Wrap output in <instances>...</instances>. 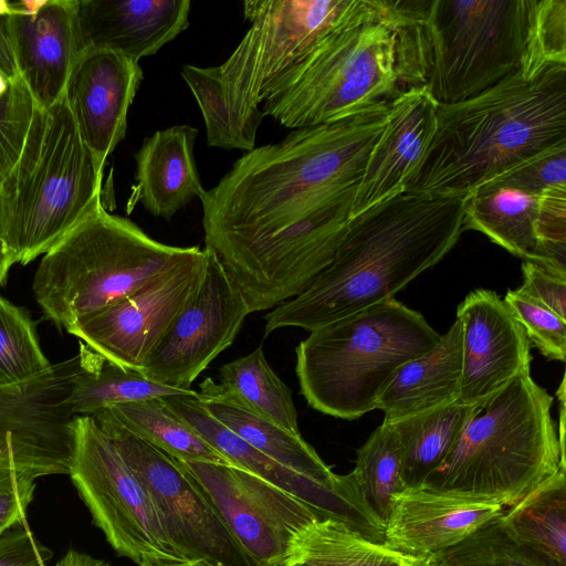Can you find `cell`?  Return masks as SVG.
Returning a JSON list of instances; mask_svg holds the SVG:
<instances>
[{
	"mask_svg": "<svg viewBox=\"0 0 566 566\" xmlns=\"http://www.w3.org/2000/svg\"><path fill=\"white\" fill-rule=\"evenodd\" d=\"M387 111L293 129L245 153L199 198L205 249L250 313L295 297L332 261Z\"/></svg>",
	"mask_w": 566,
	"mask_h": 566,
	"instance_id": "cell-1",
	"label": "cell"
},
{
	"mask_svg": "<svg viewBox=\"0 0 566 566\" xmlns=\"http://www.w3.org/2000/svg\"><path fill=\"white\" fill-rule=\"evenodd\" d=\"M462 198L401 192L349 219L332 261L298 295L264 315V336L313 331L394 297L441 261L463 232Z\"/></svg>",
	"mask_w": 566,
	"mask_h": 566,
	"instance_id": "cell-2",
	"label": "cell"
},
{
	"mask_svg": "<svg viewBox=\"0 0 566 566\" xmlns=\"http://www.w3.org/2000/svg\"><path fill=\"white\" fill-rule=\"evenodd\" d=\"M437 127L403 192L464 198L516 164L566 143V65L520 70L485 91L438 104Z\"/></svg>",
	"mask_w": 566,
	"mask_h": 566,
	"instance_id": "cell-3",
	"label": "cell"
},
{
	"mask_svg": "<svg viewBox=\"0 0 566 566\" xmlns=\"http://www.w3.org/2000/svg\"><path fill=\"white\" fill-rule=\"evenodd\" d=\"M396 39L403 87L453 104L523 63L536 0H376Z\"/></svg>",
	"mask_w": 566,
	"mask_h": 566,
	"instance_id": "cell-4",
	"label": "cell"
},
{
	"mask_svg": "<svg viewBox=\"0 0 566 566\" xmlns=\"http://www.w3.org/2000/svg\"><path fill=\"white\" fill-rule=\"evenodd\" d=\"M552 405L553 397L534 381L531 370L518 374L475 406L447 457L422 485L514 505L566 469Z\"/></svg>",
	"mask_w": 566,
	"mask_h": 566,
	"instance_id": "cell-5",
	"label": "cell"
},
{
	"mask_svg": "<svg viewBox=\"0 0 566 566\" xmlns=\"http://www.w3.org/2000/svg\"><path fill=\"white\" fill-rule=\"evenodd\" d=\"M103 171L64 95L48 108L36 106L21 155L0 185L13 263L25 265L45 254L103 202Z\"/></svg>",
	"mask_w": 566,
	"mask_h": 566,
	"instance_id": "cell-6",
	"label": "cell"
},
{
	"mask_svg": "<svg viewBox=\"0 0 566 566\" xmlns=\"http://www.w3.org/2000/svg\"><path fill=\"white\" fill-rule=\"evenodd\" d=\"M439 335L417 311L386 298L310 332L296 347L301 394L315 410L354 420L377 409L395 373Z\"/></svg>",
	"mask_w": 566,
	"mask_h": 566,
	"instance_id": "cell-7",
	"label": "cell"
},
{
	"mask_svg": "<svg viewBox=\"0 0 566 566\" xmlns=\"http://www.w3.org/2000/svg\"><path fill=\"white\" fill-rule=\"evenodd\" d=\"M399 88L392 29L376 0H350L261 112L292 129L332 124L387 106Z\"/></svg>",
	"mask_w": 566,
	"mask_h": 566,
	"instance_id": "cell-8",
	"label": "cell"
},
{
	"mask_svg": "<svg viewBox=\"0 0 566 566\" xmlns=\"http://www.w3.org/2000/svg\"><path fill=\"white\" fill-rule=\"evenodd\" d=\"M192 249L150 238L102 202L44 254L33 294L46 317L67 331L138 291Z\"/></svg>",
	"mask_w": 566,
	"mask_h": 566,
	"instance_id": "cell-9",
	"label": "cell"
},
{
	"mask_svg": "<svg viewBox=\"0 0 566 566\" xmlns=\"http://www.w3.org/2000/svg\"><path fill=\"white\" fill-rule=\"evenodd\" d=\"M350 0H247L250 28L231 53L212 66L234 122L255 145L261 105L277 84L337 23Z\"/></svg>",
	"mask_w": 566,
	"mask_h": 566,
	"instance_id": "cell-10",
	"label": "cell"
},
{
	"mask_svg": "<svg viewBox=\"0 0 566 566\" xmlns=\"http://www.w3.org/2000/svg\"><path fill=\"white\" fill-rule=\"evenodd\" d=\"M69 475L114 551L139 566L186 562L170 544L151 499L108 434L90 416L73 418Z\"/></svg>",
	"mask_w": 566,
	"mask_h": 566,
	"instance_id": "cell-11",
	"label": "cell"
},
{
	"mask_svg": "<svg viewBox=\"0 0 566 566\" xmlns=\"http://www.w3.org/2000/svg\"><path fill=\"white\" fill-rule=\"evenodd\" d=\"M94 419L143 483L170 544L184 560L254 566L180 461L108 420Z\"/></svg>",
	"mask_w": 566,
	"mask_h": 566,
	"instance_id": "cell-12",
	"label": "cell"
},
{
	"mask_svg": "<svg viewBox=\"0 0 566 566\" xmlns=\"http://www.w3.org/2000/svg\"><path fill=\"white\" fill-rule=\"evenodd\" d=\"M179 461V460H178ZM254 566H280L296 537L323 520L308 504L227 463L184 462Z\"/></svg>",
	"mask_w": 566,
	"mask_h": 566,
	"instance_id": "cell-13",
	"label": "cell"
},
{
	"mask_svg": "<svg viewBox=\"0 0 566 566\" xmlns=\"http://www.w3.org/2000/svg\"><path fill=\"white\" fill-rule=\"evenodd\" d=\"M78 369L76 355L25 384L0 389V472L38 479L69 474L74 418L69 397Z\"/></svg>",
	"mask_w": 566,
	"mask_h": 566,
	"instance_id": "cell-14",
	"label": "cell"
},
{
	"mask_svg": "<svg viewBox=\"0 0 566 566\" xmlns=\"http://www.w3.org/2000/svg\"><path fill=\"white\" fill-rule=\"evenodd\" d=\"M208 251H192L138 291L78 322L66 332L126 368L142 366L174 319L199 289Z\"/></svg>",
	"mask_w": 566,
	"mask_h": 566,
	"instance_id": "cell-15",
	"label": "cell"
},
{
	"mask_svg": "<svg viewBox=\"0 0 566 566\" xmlns=\"http://www.w3.org/2000/svg\"><path fill=\"white\" fill-rule=\"evenodd\" d=\"M207 251V269L199 289L140 369L147 379L175 389L191 390L198 376L232 345L251 314L240 290L216 255Z\"/></svg>",
	"mask_w": 566,
	"mask_h": 566,
	"instance_id": "cell-16",
	"label": "cell"
},
{
	"mask_svg": "<svg viewBox=\"0 0 566 566\" xmlns=\"http://www.w3.org/2000/svg\"><path fill=\"white\" fill-rule=\"evenodd\" d=\"M160 398L174 415L189 424L232 465L298 497L323 520H335L367 539L384 542L385 527L367 506L357 482L350 488L336 490L279 464L212 417L202 406L196 390Z\"/></svg>",
	"mask_w": 566,
	"mask_h": 566,
	"instance_id": "cell-17",
	"label": "cell"
},
{
	"mask_svg": "<svg viewBox=\"0 0 566 566\" xmlns=\"http://www.w3.org/2000/svg\"><path fill=\"white\" fill-rule=\"evenodd\" d=\"M462 326L459 400L478 406L518 374L531 370V343L521 323L497 293L478 289L457 310Z\"/></svg>",
	"mask_w": 566,
	"mask_h": 566,
	"instance_id": "cell-18",
	"label": "cell"
},
{
	"mask_svg": "<svg viewBox=\"0 0 566 566\" xmlns=\"http://www.w3.org/2000/svg\"><path fill=\"white\" fill-rule=\"evenodd\" d=\"M143 77L137 61L104 49L83 51L71 71L64 97L80 136L103 168L126 135Z\"/></svg>",
	"mask_w": 566,
	"mask_h": 566,
	"instance_id": "cell-19",
	"label": "cell"
},
{
	"mask_svg": "<svg viewBox=\"0 0 566 566\" xmlns=\"http://www.w3.org/2000/svg\"><path fill=\"white\" fill-rule=\"evenodd\" d=\"M504 511L493 500L423 485L405 488L391 500L384 543L405 555L429 557L461 543Z\"/></svg>",
	"mask_w": 566,
	"mask_h": 566,
	"instance_id": "cell-20",
	"label": "cell"
},
{
	"mask_svg": "<svg viewBox=\"0 0 566 566\" xmlns=\"http://www.w3.org/2000/svg\"><path fill=\"white\" fill-rule=\"evenodd\" d=\"M438 103L424 86L399 90L390 99L386 126L368 157L350 218L403 192L437 127Z\"/></svg>",
	"mask_w": 566,
	"mask_h": 566,
	"instance_id": "cell-21",
	"label": "cell"
},
{
	"mask_svg": "<svg viewBox=\"0 0 566 566\" xmlns=\"http://www.w3.org/2000/svg\"><path fill=\"white\" fill-rule=\"evenodd\" d=\"M9 15L19 76L35 105L48 108L60 101L71 71L83 52L77 0H44L38 12Z\"/></svg>",
	"mask_w": 566,
	"mask_h": 566,
	"instance_id": "cell-22",
	"label": "cell"
},
{
	"mask_svg": "<svg viewBox=\"0 0 566 566\" xmlns=\"http://www.w3.org/2000/svg\"><path fill=\"white\" fill-rule=\"evenodd\" d=\"M190 8L189 0H77L83 51L104 49L139 62L189 27Z\"/></svg>",
	"mask_w": 566,
	"mask_h": 566,
	"instance_id": "cell-23",
	"label": "cell"
},
{
	"mask_svg": "<svg viewBox=\"0 0 566 566\" xmlns=\"http://www.w3.org/2000/svg\"><path fill=\"white\" fill-rule=\"evenodd\" d=\"M197 396L206 410L232 432L279 464L325 486L343 490L356 483L354 473L335 474L301 433L256 415L208 377Z\"/></svg>",
	"mask_w": 566,
	"mask_h": 566,
	"instance_id": "cell-24",
	"label": "cell"
},
{
	"mask_svg": "<svg viewBox=\"0 0 566 566\" xmlns=\"http://www.w3.org/2000/svg\"><path fill=\"white\" fill-rule=\"evenodd\" d=\"M198 129L176 125L144 139L135 154L136 198L155 217L170 220L205 192L193 156Z\"/></svg>",
	"mask_w": 566,
	"mask_h": 566,
	"instance_id": "cell-25",
	"label": "cell"
},
{
	"mask_svg": "<svg viewBox=\"0 0 566 566\" xmlns=\"http://www.w3.org/2000/svg\"><path fill=\"white\" fill-rule=\"evenodd\" d=\"M462 326L455 319L438 344L403 364L377 400L385 423H395L459 400Z\"/></svg>",
	"mask_w": 566,
	"mask_h": 566,
	"instance_id": "cell-26",
	"label": "cell"
},
{
	"mask_svg": "<svg viewBox=\"0 0 566 566\" xmlns=\"http://www.w3.org/2000/svg\"><path fill=\"white\" fill-rule=\"evenodd\" d=\"M538 197L507 187H478L462 198L463 230H476L510 253L536 263Z\"/></svg>",
	"mask_w": 566,
	"mask_h": 566,
	"instance_id": "cell-27",
	"label": "cell"
},
{
	"mask_svg": "<svg viewBox=\"0 0 566 566\" xmlns=\"http://www.w3.org/2000/svg\"><path fill=\"white\" fill-rule=\"evenodd\" d=\"M565 470L537 484L497 517L509 537L556 566H566Z\"/></svg>",
	"mask_w": 566,
	"mask_h": 566,
	"instance_id": "cell-28",
	"label": "cell"
},
{
	"mask_svg": "<svg viewBox=\"0 0 566 566\" xmlns=\"http://www.w3.org/2000/svg\"><path fill=\"white\" fill-rule=\"evenodd\" d=\"M80 369L69 397L73 416L93 417L116 405L189 392L147 379L80 343Z\"/></svg>",
	"mask_w": 566,
	"mask_h": 566,
	"instance_id": "cell-29",
	"label": "cell"
},
{
	"mask_svg": "<svg viewBox=\"0 0 566 566\" xmlns=\"http://www.w3.org/2000/svg\"><path fill=\"white\" fill-rule=\"evenodd\" d=\"M475 406L455 401L392 424L401 448L405 488L422 485L457 441Z\"/></svg>",
	"mask_w": 566,
	"mask_h": 566,
	"instance_id": "cell-30",
	"label": "cell"
},
{
	"mask_svg": "<svg viewBox=\"0 0 566 566\" xmlns=\"http://www.w3.org/2000/svg\"><path fill=\"white\" fill-rule=\"evenodd\" d=\"M93 417L126 429L179 461L231 464L174 415L160 397L116 405Z\"/></svg>",
	"mask_w": 566,
	"mask_h": 566,
	"instance_id": "cell-31",
	"label": "cell"
},
{
	"mask_svg": "<svg viewBox=\"0 0 566 566\" xmlns=\"http://www.w3.org/2000/svg\"><path fill=\"white\" fill-rule=\"evenodd\" d=\"M289 559L308 566H417L421 558L367 539L345 524L325 518L312 523L296 537Z\"/></svg>",
	"mask_w": 566,
	"mask_h": 566,
	"instance_id": "cell-32",
	"label": "cell"
},
{
	"mask_svg": "<svg viewBox=\"0 0 566 566\" xmlns=\"http://www.w3.org/2000/svg\"><path fill=\"white\" fill-rule=\"evenodd\" d=\"M218 385L256 415L300 433L292 391L266 361L262 346L222 365Z\"/></svg>",
	"mask_w": 566,
	"mask_h": 566,
	"instance_id": "cell-33",
	"label": "cell"
},
{
	"mask_svg": "<svg viewBox=\"0 0 566 566\" xmlns=\"http://www.w3.org/2000/svg\"><path fill=\"white\" fill-rule=\"evenodd\" d=\"M352 472L364 501L385 527L394 495L405 489L401 448L392 424L382 422L373 431L358 449Z\"/></svg>",
	"mask_w": 566,
	"mask_h": 566,
	"instance_id": "cell-34",
	"label": "cell"
},
{
	"mask_svg": "<svg viewBox=\"0 0 566 566\" xmlns=\"http://www.w3.org/2000/svg\"><path fill=\"white\" fill-rule=\"evenodd\" d=\"M51 366L29 313L0 295V389L25 384Z\"/></svg>",
	"mask_w": 566,
	"mask_h": 566,
	"instance_id": "cell-35",
	"label": "cell"
},
{
	"mask_svg": "<svg viewBox=\"0 0 566 566\" xmlns=\"http://www.w3.org/2000/svg\"><path fill=\"white\" fill-rule=\"evenodd\" d=\"M429 558L432 566H556L509 537L497 518Z\"/></svg>",
	"mask_w": 566,
	"mask_h": 566,
	"instance_id": "cell-36",
	"label": "cell"
},
{
	"mask_svg": "<svg viewBox=\"0 0 566 566\" xmlns=\"http://www.w3.org/2000/svg\"><path fill=\"white\" fill-rule=\"evenodd\" d=\"M180 74L192 92L206 125L207 145L245 153L255 148L241 132L222 101L212 66L186 64Z\"/></svg>",
	"mask_w": 566,
	"mask_h": 566,
	"instance_id": "cell-37",
	"label": "cell"
},
{
	"mask_svg": "<svg viewBox=\"0 0 566 566\" xmlns=\"http://www.w3.org/2000/svg\"><path fill=\"white\" fill-rule=\"evenodd\" d=\"M552 64L566 65V0H536L518 70L531 80Z\"/></svg>",
	"mask_w": 566,
	"mask_h": 566,
	"instance_id": "cell-38",
	"label": "cell"
},
{
	"mask_svg": "<svg viewBox=\"0 0 566 566\" xmlns=\"http://www.w3.org/2000/svg\"><path fill=\"white\" fill-rule=\"evenodd\" d=\"M539 266L566 277V185L545 189L534 221Z\"/></svg>",
	"mask_w": 566,
	"mask_h": 566,
	"instance_id": "cell-39",
	"label": "cell"
},
{
	"mask_svg": "<svg viewBox=\"0 0 566 566\" xmlns=\"http://www.w3.org/2000/svg\"><path fill=\"white\" fill-rule=\"evenodd\" d=\"M532 343L547 359L565 361L566 319L518 290H509L503 300Z\"/></svg>",
	"mask_w": 566,
	"mask_h": 566,
	"instance_id": "cell-40",
	"label": "cell"
},
{
	"mask_svg": "<svg viewBox=\"0 0 566 566\" xmlns=\"http://www.w3.org/2000/svg\"><path fill=\"white\" fill-rule=\"evenodd\" d=\"M35 108L23 80L11 81L0 99V185L21 155Z\"/></svg>",
	"mask_w": 566,
	"mask_h": 566,
	"instance_id": "cell-41",
	"label": "cell"
},
{
	"mask_svg": "<svg viewBox=\"0 0 566 566\" xmlns=\"http://www.w3.org/2000/svg\"><path fill=\"white\" fill-rule=\"evenodd\" d=\"M560 185H566V143L531 156L480 187H507L539 196Z\"/></svg>",
	"mask_w": 566,
	"mask_h": 566,
	"instance_id": "cell-42",
	"label": "cell"
},
{
	"mask_svg": "<svg viewBox=\"0 0 566 566\" xmlns=\"http://www.w3.org/2000/svg\"><path fill=\"white\" fill-rule=\"evenodd\" d=\"M36 480V476L24 472H0V536L27 523Z\"/></svg>",
	"mask_w": 566,
	"mask_h": 566,
	"instance_id": "cell-43",
	"label": "cell"
},
{
	"mask_svg": "<svg viewBox=\"0 0 566 566\" xmlns=\"http://www.w3.org/2000/svg\"><path fill=\"white\" fill-rule=\"evenodd\" d=\"M521 268L523 284L517 290L566 319V277L531 261H524Z\"/></svg>",
	"mask_w": 566,
	"mask_h": 566,
	"instance_id": "cell-44",
	"label": "cell"
},
{
	"mask_svg": "<svg viewBox=\"0 0 566 566\" xmlns=\"http://www.w3.org/2000/svg\"><path fill=\"white\" fill-rule=\"evenodd\" d=\"M52 556L27 523L0 536V566H46Z\"/></svg>",
	"mask_w": 566,
	"mask_h": 566,
	"instance_id": "cell-45",
	"label": "cell"
},
{
	"mask_svg": "<svg viewBox=\"0 0 566 566\" xmlns=\"http://www.w3.org/2000/svg\"><path fill=\"white\" fill-rule=\"evenodd\" d=\"M0 72L9 82L19 76L12 49L9 17L0 18Z\"/></svg>",
	"mask_w": 566,
	"mask_h": 566,
	"instance_id": "cell-46",
	"label": "cell"
},
{
	"mask_svg": "<svg viewBox=\"0 0 566 566\" xmlns=\"http://www.w3.org/2000/svg\"><path fill=\"white\" fill-rule=\"evenodd\" d=\"M106 562L94 558L85 553L70 549L55 566H106Z\"/></svg>",
	"mask_w": 566,
	"mask_h": 566,
	"instance_id": "cell-47",
	"label": "cell"
},
{
	"mask_svg": "<svg viewBox=\"0 0 566 566\" xmlns=\"http://www.w3.org/2000/svg\"><path fill=\"white\" fill-rule=\"evenodd\" d=\"M13 260L6 243L3 234L1 205H0V286H2L7 280L10 268L13 265Z\"/></svg>",
	"mask_w": 566,
	"mask_h": 566,
	"instance_id": "cell-48",
	"label": "cell"
},
{
	"mask_svg": "<svg viewBox=\"0 0 566 566\" xmlns=\"http://www.w3.org/2000/svg\"><path fill=\"white\" fill-rule=\"evenodd\" d=\"M140 566H208L201 562H165V560H146Z\"/></svg>",
	"mask_w": 566,
	"mask_h": 566,
	"instance_id": "cell-49",
	"label": "cell"
},
{
	"mask_svg": "<svg viewBox=\"0 0 566 566\" xmlns=\"http://www.w3.org/2000/svg\"><path fill=\"white\" fill-rule=\"evenodd\" d=\"M18 12V7L15 1H7V0H0V18L1 17H9L12 14H15Z\"/></svg>",
	"mask_w": 566,
	"mask_h": 566,
	"instance_id": "cell-50",
	"label": "cell"
},
{
	"mask_svg": "<svg viewBox=\"0 0 566 566\" xmlns=\"http://www.w3.org/2000/svg\"><path fill=\"white\" fill-rule=\"evenodd\" d=\"M9 80L4 76L3 73L0 72V99L7 93L9 88Z\"/></svg>",
	"mask_w": 566,
	"mask_h": 566,
	"instance_id": "cell-51",
	"label": "cell"
},
{
	"mask_svg": "<svg viewBox=\"0 0 566 566\" xmlns=\"http://www.w3.org/2000/svg\"><path fill=\"white\" fill-rule=\"evenodd\" d=\"M280 566H308V565L297 562V560H294V559H287L285 563H283Z\"/></svg>",
	"mask_w": 566,
	"mask_h": 566,
	"instance_id": "cell-52",
	"label": "cell"
},
{
	"mask_svg": "<svg viewBox=\"0 0 566 566\" xmlns=\"http://www.w3.org/2000/svg\"><path fill=\"white\" fill-rule=\"evenodd\" d=\"M417 566H432V564L429 557H424L420 559Z\"/></svg>",
	"mask_w": 566,
	"mask_h": 566,
	"instance_id": "cell-53",
	"label": "cell"
},
{
	"mask_svg": "<svg viewBox=\"0 0 566 566\" xmlns=\"http://www.w3.org/2000/svg\"><path fill=\"white\" fill-rule=\"evenodd\" d=\"M106 566H111V565L107 563Z\"/></svg>",
	"mask_w": 566,
	"mask_h": 566,
	"instance_id": "cell-54",
	"label": "cell"
}]
</instances>
